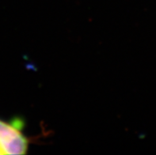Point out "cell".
<instances>
[{"mask_svg":"<svg viewBox=\"0 0 156 155\" xmlns=\"http://www.w3.org/2000/svg\"><path fill=\"white\" fill-rule=\"evenodd\" d=\"M1 154H2V152H1V150H0V155Z\"/></svg>","mask_w":156,"mask_h":155,"instance_id":"cell-2","label":"cell"},{"mask_svg":"<svg viewBox=\"0 0 156 155\" xmlns=\"http://www.w3.org/2000/svg\"><path fill=\"white\" fill-rule=\"evenodd\" d=\"M23 121L17 118L10 122L0 120V150L2 154H24L29 140L22 132Z\"/></svg>","mask_w":156,"mask_h":155,"instance_id":"cell-1","label":"cell"}]
</instances>
